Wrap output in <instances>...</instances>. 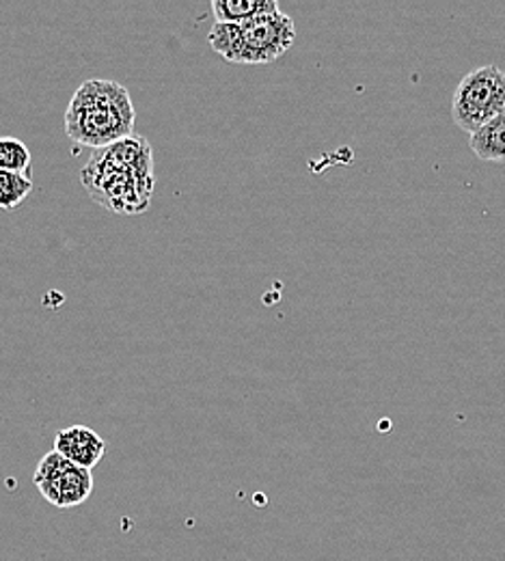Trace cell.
I'll return each mask as SVG.
<instances>
[{"label": "cell", "instance_id": "obj_7", "mask_svg": "<svg viewBox=\"0 0 505 561\" xmlns=\"http://www.w3.org/2000/svg\"><path fill=\"white\" fill-rule=\"evenodd\" d=\"M473 153L484 162H505V108L469 140Z\"/></svg>", "mask_w": 505, "mask_h": 561}, {"label": "cell", "instance_id": "obj_9", "mask_svg": "<svg viewBox=\"0 0 505 561\" xmlns=\"http://www.w3.org/2000/svg\"><path fill=\"white\" fill-rule=\"evenodd\" d=\"M210 46L215 48L222 59L231 61V64H240V55H242V28L240 24H225L217 22L208 35Z\"/></svg>", "mask_w": 505, "mask_h": 561}, {"label": "cell", "instance_id": "obj_3", "mask_svg": "<svg viewBox=\"0 0 505 561\" xmlns=\"http://www.w3.org/2000/svg\"><path fill=\"white\" fill-rule=\"evenodd\" d=\"M505 108V71L497 66H482L469 71L454 91L451 117L467 133H480Z\"/></svg>", "mask_w": 505, "mask_h": 561}, {"label": "cell", "instance_id": "obj_8", "mask_svg": "<svg viewBox=\"0 0 505 561\" xmlns=\"http://www.w3.org/2000/svg\"><path fill=\"white\" fill-rule=\"evenodd\" d=\"M282 9L277 0H213L217 22L242 24L255 15Z\"/></svg>", "mask_w": 505, "mask_h": 561}, {"label": "cell", "instance_id": "obj_6", "mask_svg": "<svg viewBox=\"0 0 505 561\" xmlns=\"http://www.w3.org/2000/svg\"><path fill=\"white\" fill-rule=\"evenodd\" d=\"M55 451L68 458L76 467L93 469L102 462L106 454V440L87 425H70L57 432L55 436Z\"/></svg>", "mask_w": 505, "mask_h": 561}, {"label": "cell", "instance_id": "obj_10", "mask_svg": "<svg viewBox=\"0 0 505 561\" xmlns=\"http://www.w3.org/2000/svg\"><path fill=\"white\" fill-rule=\"evenodd\" d=\"M33 193V182L26 175L0 171V210H18Z\"/></svg>", "mask_w": 505, "mask_h": 561}, {"label": "cell", "instance_id": "obj_4", "mask_svg": "<svg viewBox=\"0 0 505 561\" xmlns=\"http://www.w3.org/2000/svg\"><path fill=\"white\" fill-rule=\"evenodd\" d=\"M242 28V66H266L282 59L294 39L296 26L294 20L282 9L255 15L240 24Z\"/></svg>", "mask_w": 505, "mask_h": 561}, {"label": "cell", "instance_id": "obj_5", "mask_svg": "<svg viewBox=\"0 0 505 561\" xmlns=\"http://www.w3.org/2000/svg\"><path fill=\"white\" fill-rule=\"evenodd\" d=\"M33 484L42 496L61 510L82 505L93 492V473L89 469L76 467L59 451L50 449L37 465L33 473Z\"/></svg>", "mask_w": 505, "mask_h": 561}, {"label": "cell", "instance_id": "obj_11", "mask_svg": "<svg viewBox=\"0 0 505 561\" xmlns=\"http://www.w3.org/2000/svg\"><path fill=\"white\" fill-rule=\"evenodd\" d=\"M31 149L15 137H0V171H11L28 178Z\"/></svg>", "mask_w": 505, "mask_h": 561}, {"label": "cell", "instance_id": "obj_1", "mask_svg": "<svg viewBox=\"0 0 505 561\" xmlns=\"http://www.w3.org/2000/svg\"><path fill=\"white\" fill-rule=\"evenodd\" d=\"M80 182L97 206L113 214H141L156 186L151 145L135 135L95 149L80 171Z\"/></svg>", "mask_w": 505, "mask_h": 561}, {"label": "cell", "instance_id": "obj_2", "mask_svg": "<svg viewBox=\"0 0 505 561\" xmlns=\"http://www.w3.org/2000/svg\"><path fill=\"white\" fill-rule=\"evenodd\" d=\"M137 111L126 87L113 80H87L66 111V135L93 149L135 137Z\"/></svg>", "mask_w": 505, "mask_h": 561}]
</instances>
